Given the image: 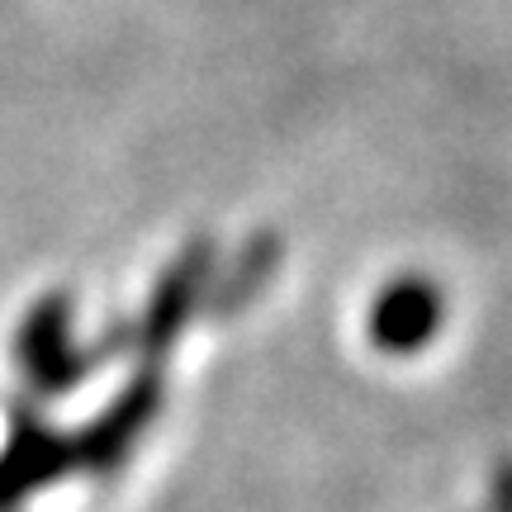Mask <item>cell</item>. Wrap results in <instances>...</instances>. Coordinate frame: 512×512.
<instances>
[{"label": "cell", "instance_id": "obj_1", "mask_svg": "<svg viewBox=\"0 0 512 512\" xmlns=\"http://www.w3.org/2000/svg\"><path fill=\"white\" fill-rule=\"evenodd\" d=\"M15 356H19L24 380L34 384L38 394H67L72 384H81L105 361L100 342H95V347H81L72 337V304H67V294L38 299L34 313H29L24 328H19Z\"/></svg>", "mask_w": 512, "mask_h": 512}, {"label": "cell", "instance_id": "obj_2", "mask_svg": "<svg viewBox=\"0 0 512 512\" xmlns=\"http://www.w3.org/2000/svg\"><path fill=\"white\" fill-rule=\"evenodd\" d=\"M209 280H214V242L195 238L171 266L162 271V280L152 285V299H147L143 318L133 323V347L143 356H162L181 328L195 318V309L209 294Z\"/></svg>", "mask_w": 512, "mask_h": 512}, {"label": "cell", "instance_id": "obj_3", "mask_svg": "<svg viewBox=\"0 0 512 512\" xmlns=\"http://www.w3.org/2000/svg\"><path fill=\"white\" fill-rule=\"evenodd\" d=\"M441 328V290L432 280H394L370 309V337L380 351L408 356L432 342Z\"/></svg>", "mask_w": 512, "mask_h": 512}, {"label": "cell", "instance_id": "obj_4", "mask_svg": "<svg viewBox=\"0 0 512 512\" xmlns=\"http://www.w3.org/2000/svg\"><path fill=\"white\" fill-rule=\"evenodd\" d=\"M157 403H162V380H157V370H143V375L100 413V422H95L91 432L81 437V460H91L100 470L119 465L128 446L143 437V427L152 422Z\"/></svg>", "mask_w": 512, "mask_h": 512}, {"label": "cell", "instance_id": "obj_5", "mask_svg": "<svg viewBox=\"0 0 512 512\" xmlns=\"http://www.w3.org/2000/svg\"><path fill=\"white\" fill-rule=\"evenodd\" d=\"M76 460L72 446H62V441L43 427L38 418H29L24 408L15 413V437H10V451L0 456V508H10L19 498L29 494L34 484L43 479H53L57 470H67Z\"/></svg>", "mask_w": 512, "mask_h": 512}, {"label": "cell", "instance_id": "obj_6", "mask_svg": "<svg viewBox=\"0 0 512 512\" xmlns=\"http://www.w3.org/2000/svg\"><path fill=\"white\" fill-rule=\"evenodd\" d=\"M275 266H280V238H275V233H256V238L233 256V266H228L219 280H209L204 309L214 313V318H233V313H242L256 294L271 285Z\"/></svg>", "mask_w": 512, "mask_h": 512}]
</instances>
